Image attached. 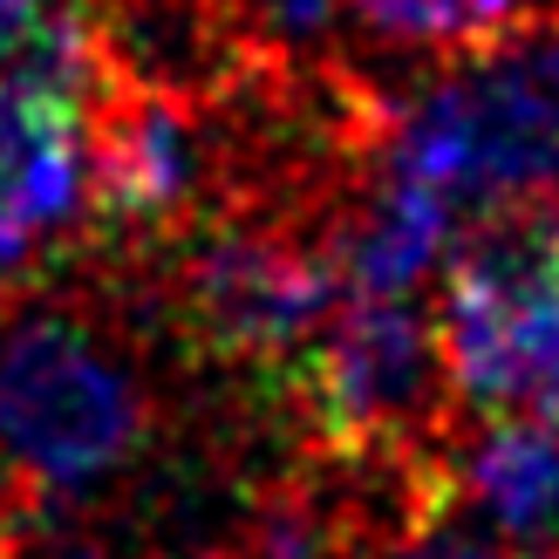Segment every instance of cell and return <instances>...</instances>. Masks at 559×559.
Listing matches in <instances>:
<instances>
[{"label":"cell","instance_id":"cell-10","mask_svg":"<svg viewBox=\"0 0 559 559\" xmlns=\"http://www.w3.org/2000/svg\"><path fill=\"white\" fill-rule=\"evenodd\" d=\"M35 14H41V0H0V48H8Z\"/></svg>","mask_w":559,"mask_h":559},{"label":"cell","instance_id":"cell-1","mask_svg":"<svg viewBox=\"0 0 559 559\" xmlns=\"http://www.w3.org/2000/svg\"><path fill=\"white\" fill-rule=\"evenodd\" d=\"M151 443L136 361L69 300H0V485L21 506H69L123 478Z\"/></svg>","mask_w":559,"mask_h":559},{"label":"cell","instance_id":"cell-4","mask_svg":"<svg viewBox=\"0 0 559 559\" xmlns=\"http://www.w3.org/2000/svg\"><path fill=\"white\" fill-rule=\"evenodd\" d=\"M443 382V328L409 300L348 294V307L273 382V396L334 464H403L437 424Z\"/></svg>","mask_w":559,"mask_h":559},{"label":"cell","instance_id":"cell-7","mask_svg":"<svg viewBox=\"0 0 559 559\" xmlns=\"http://www.w3.org/2000/svg\"><path fill=\"white\" fill-rule=\"evenodd\" d=\"M457 226L464 218L443 205L430 185H416V178H403V171L382 164V185L334 218L328 260H334V273H342L348 294L409 300L430 280V266H443Z\"/></svg>","mask_w":559,"mask_h":559},{"label":"cell","instance_id":"cell-5","mask_svg":"<svg viewBox=\"0 0 559 559\" xmlns=\"http://www.w3.org/2000/svg\"><path fill=\"white\" fill-rule=\"evenodd\" d=\"M334 287L342 273L321 246H300L266 226H218L191 246L178 273V321L212 361L253 369L273 389L334 321Z\"/></svg>","mask_w":559,"mask_h":559},{"label":"cell","instance_id":"cell-9","mask_svg":"<svg viewBox=\"0 0 559 559\" xmlns=\"http://www.w3.org/2000/svg\"><path fill=\"white\" fill-rule=\"evenodd\" d=\"M389 559H506V552H491V546L464 539V533H443V525H430V533H416L409 546H396Z\"/></svg>","mask_w":559,"mask_h":559},{"label":"cell","instance_id":"cell-8","mask_svg":"<svg viewBox=\"0 0 559 559\" xmlns=\"http://www.w3.org/2000/svg\"><path fill=\"white\" fill-rule=\"evenodd\" d=\"M376 41L396 48H485L519 21L525 0H348Z\"/></svg>","mask_w":559,"mask_h":559},{"label":"cell","instance_id":"cell-6","mask_svg":"<svg viewBox=\"0 0 559 559\" xmlns=\"http://www.w3.org/2000/svg\"><path fill=\"white\" fill-rule=\"evenodd\" d=\"M205 130L191 117V96L136 90L123 82L90 117V185L96 226L117 239H178L205 199Z\"/></svg>","mask_w":559,"mask_h":559},{"label":"cell","instance_id":"cell-3","mask_svg":"<svg viewBox=\"0 0 559 559\" xmlns=\"http://www.w3.org/2000/svg\"><path fill=\"white\" fill-rule=\"evenodd\" d=\"M451 389L485 416L559 409V205H512L471 226L443 294Z\"/></svg>","mask_w":559,"mask_h":559},{"label":"cell","instance_id":"cell-11","mask_svg":"<svg viewBox=\"0 0 559 559\" xmlns=\"http://www.w3.org/2000/svg\"><path fill=\"white\" fill-rule=\"evenodd\" d=\"M55 559H103V552H96V546H62Z\"/></svg>","mask_w":559,"mask_h":559},{"label":"cell","instance_id":"cell-2","mask_svg":"<svg viewBox=\"0 0 559 559\" xmlns=\"http://www.w3.org/2000/svg\"><path fill=\"white\" fill-rule=\"evenodd\" d=\"M382 164L430 185L457 218L559 191V14L506 27L457 75L382 117Z\"/></svg>","mask_w":559,"mask_h":559}]
</instances>
